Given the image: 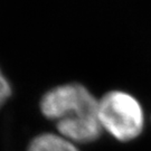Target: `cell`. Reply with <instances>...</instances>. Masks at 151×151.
I'll list each match as a JSON object with an SVG mask.
<instances>
[{
  "instance_id": "cell-1",
  "label": "cell",
  "mask_w": 151,
  "mask_h": 151,
  "mask_svg": "<svg viewBox=\"0 0 151 151\" xmlns=\"http://www.w3.org/2000/svg\"><path fill=\"white\" fill-rule=\"evenodd\" d=\"M40 111L54 121L60 135L73 143L96 140L102 132L99 120V100L85 86L70 83L45 93Z\"/></svg>"
},
{
  "instance_id": "cell-3",
  "label": "cell",
  "mask_w": 151,
  "mask_h": 151,
  "mask_svg": "<svg viewBox=\"0 0 151 151\" xmlns=\"http://www.w3.org/2000/svg\"><path fill=\"white\" fill-rule=\"evenodd\" d=\"M27 151H78L73 142L60 134L44 133L30 142Z\"/></svg>"
},
{
  "instance_id": "cell-2",
  "label": "cell",
  "mask_w": 151,
  "mask_h": 151,
  "mask_svg": "<svg viewBox=\"0 0 151 151\" xmlns=\"http://www.w3.org/2000/svg\"><path fill=\"white\" fill-rule=\"evenodd\" d=\"M99 120L116 140L127 142L142 132L145 114L139 101L123 91H111L99 101Z\"/></svg>"
},
{
  "instance_id": "cell-4",
  "label": "cell",
  "mask_w": 151,
  "mask_h": 151,
  "mask_svg": "<svg viewBox=\"0 0 151 151\" xmlns=\"http://www.w3.org/2000/svg\"><path fill=\"white\" fill-rule=\"evenodd\" d=\"M11 95V86L8 80L2 74L0 70V108L5 104V102Z\"/></svg>"
}]
</instances>
